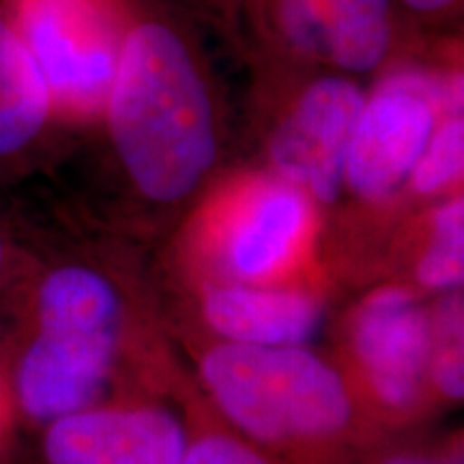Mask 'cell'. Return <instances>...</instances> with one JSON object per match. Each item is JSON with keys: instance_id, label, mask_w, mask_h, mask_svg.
Listing matches in <instances>:
<instances>
[{"instance_id": "cell-19", "label": "cell", "mask_w": 464, "mask_h": 464, "mask_svg": "<svg viewBox=\"0 0 464 464\" xmlns=\"http://www.w3.org/2000/svg\"><path fill=\"white\" fill-rule=\"evenodd\" d=\"M14 396H11L9 382L0 376V445H3L5 437H7L9 423H11V411H14Z\"/></svg>"}, {"instance_id": "cell-5", "label": "cell", "mask_w": 464, "mask_h": 464, "mask_svg": "<svg viewBox=\"0 0 464 464\" xmlns=\"http://www.w3.org/2000/svg\"><path fill=\"white\" fill-rule=\"evenodd\" d=\"M247 54L280 58L348 75H379L415 54L421 26L393 0H230Z\"/></svg>"}, {"instance_id": "cell-14", "label": "cell", "mask_w": 464, "mask_h": 464, "mask_svg": "<svg viewBox=\"0 0 464 464\" xmlns=\"http://www.w3.org/2000/svg\"><path fill=\"white\" fill-rule=\"evenodd\" d=\"M464 172V116L462 112L440 119L430 142L417 161L406 189L421 198L443 196L462 183Z\"/></svg>"}, {"instance_id": "cell-12", "label": "cell", "mask_w": 464, "mask_h": 464, "mask_svg": "<svg viewBox=\"0 0 464 464\" xmlns=\"http://www.w3.org/2000/svg\"><path fill=\"white\" fill-rule=\"evenodd\" d=\"M58 130L42 73L0 11V181L37 164Z\"/></svg>"}, {"instance_id": "cell-7", "label": "cell", "mask_w": 464, "mask_h": 464, "mask_svg": "<svg viewBox=\"0 0 464 464\" xmlns=\"http://www.w3.org/2000/svg\"><path fill=\"white\" fill-rule=\"evenodd\" d=\"M456 112H462L460 69H432L411 56L382 69L348 144L344 191L368 205L396 198L440 119Z\"/></svg>"}, {"instance_id": "cell-13", "label": "cell", "mask_w": 464, "mask_h": 464, "mask_svg": "<svg viewBox=\"0 0 464 464\" xmlns=\"http://www.w3.org/2000/svg\"><path fill=\"white\" fill-rule=\"evenodd\" d=\"M428 239L415 263V280L434 293H451L464 280V198L450 196L434 208Z\"/></svg>"}, {"instance_id": "cell-3", "label": "cell", "mask_w": 464, "mask_h": 464, "mask_svg": "<svg viewBox=\"0 0 464 464\" xmlns=\"http://www.w3.org/2000/svg\"><path fill=\"white\" fill-rule=\"evenodd\" d=\"M33 329L11 370V396L26 420L50 421L102 404L121 348V299L84 265L48 271L33 293Z\"/></svg>"}, {"instance_id": "cell-18", "label": "cell", "mask_w": 464, "mask_h": 464, "mask_svg": "<svg viewBox=\"0 0 464 464\" xmlns=\"http://www.w3.org/2000/svg\"><path fill=\"white\" fill-rule=\"evenodd\" d=\"M393 3L417 26H437L450 20H460L462 15V0H393Z\"/></svg>"}, {"instance_id": "cell-17", "label": "cell", "mask_w": 464, "mask_h": 464, "mask_svg": "<svg viewBox=\"0 0 464 464\" xmlns=\"http://www.w3.org/2000/svg\"><path fill=\"white\" fill-rule=\"evenodd\" d=\"M357 464H464L460 434L434 443L374 445L359 451Z\"/></svg>"}, {"instance_id": "cell-4", "label": "cell", "mask_w": 464, "mask_h": 464, "mask_svg": "<svg viewBox=\"0 0 464 464\" xmlns=\"http://www.w3.org/2000/svg\"><path fill=\"white\" fill-rule=\"evenodd\" d=\"M263 108L269 172L314 205L344 194L346 153L368 89L355 75L247 54Z\"/></svg>"}, {"instance_id": "cell-15", "label": "cell", "mask_w": 464, "mask_h": 464, "mask_svg": "<svg viewBox=\"0 0 464 464\" xmlns=\"http://www.w3.org/2000/svg\"><path fill=\"white\" fill-rule=\"evenodd\" d=\"M432 346L428 363V382L448 400L464 396L462 362V295L448 293L430 312Z\"/></svg>"}, {"instance_id": "cell-1", "label": "cell", "mask_w": 464, "mask_h": 464, "mask_svg": "<svg viewBox=\"0 0 464 464\" xmlns=\"http://www.w3.org/2000/svg\"><path fill=\"white\" fill-rule=\"evenodd\" d=\"M102 125L121 172L150 205L177 207L213 177L224 123L198 22L174 0H130Z\"/></svg>"}, {"instance_id": "cell-9", "label": "cell", "mask_w": 464, "mask_h": 464, "mask_svg": "<svg viewBox=\"0 0 464 464\" xmlns=\"http://www.w3.org/2000/svg\"><path fill=\"white\" fill-rule=\"evenodd\" d=\"M430 310L409 286H382L357 305L351 351L359 376L385 415L420 409L428 385Z\"/></svg>"}, {"instance_id": "cell-8", "label": "cell", "mask_w": 464, "mask_h": 464, "mask_svg": "<svg viewBox=\"0 0 464 464\" xmlns=\"http://www.w3.org/2000/svg\"><path fill=\"white\" fill-rule=\"evenodd\" d=\"M314 207L310 196L269 170L232 185L213 208L205 246L222 282H276L301 256Z\"/></svg>"}, {"instance_id": "cell-10", "label": "cell", "mask_w": 464, "mask_h": 464, "mask_svg": "<svg viewBox=\"0 0 464 464\" xmlns=\"http://www.w3.org/2000/svg\"><path fill=\"white\" fill-rule=\"evenodd\" d=\"M189 432L160 406L97 404L50 421L48 464H183Z\"/></svg>"}, {"instance_id": "cell-11", "label": "cell", "mask_w": 464, "mask_h": 464, "mask_svg": "<svg viewBox=\"0 0 464 464\" xmlns=\"http://www.w3.org/2000/svg\"><path fill=\"white\" fill-rule=\"evenodd\" d=\"M200 305L219 338L256 346H304L323 316L316 295L274 282H211Z\"/></svg>"}, {"instance_id": "cell-6", "label": "cell", "mask_w": 464, "mask_h": 464, "mask_svg": "<svg viewBox=\"0 0 464 464\" xmlns=\"http://www.w3.org/2000/svg\"><path fill=\"white\" fill-rule=\"evenodd\" d=\"M0 11L42 73L61 127L102 123L130 0H0Z\"/></svg>"}, {"instance_id": "cell-2", "label": "cell", "mask_w": 464, "mask_h": 464, "mask_svg": "<svg viewBox=\"0 0 464 464\" xmlns=\"http://www.w3.org/2000/svg\"><path fill=\"white\" fill-rule=\"evenodd\" d=\"M200 379L232 430L282 464H357L370 443L344 376L304 346L222 340Z\"/></svg>"}, {"instance_id": "cell-20", "label": "cell", "mask_w": 464, "mask_h": 464, "mask_svg": "<svg viewBox=\"0 0 464 464\" xmlns=\"http://www.w3.org/2000/svg\"><path fill=\"white\" fill-rule=\"evenodd\" d=\"M11 256H14V252H11L9 237L3 230V226H0V284L7 280L11 269Z\"/></svg>"}, {"instance_id": "cell-16", "label": "cell", "mask_w": 464, "mask_h": 464, "mask_svg": "<svg viewBox=\"0 0 464 464\" xmlns=\"http://www.w3.org/2000/svg\"><path fill=\"white\" fill-rule=\"evenodd\" d=\"M183 464H282L237 430L207 428L189 434Z\"/></svg>"}]
</instances>
